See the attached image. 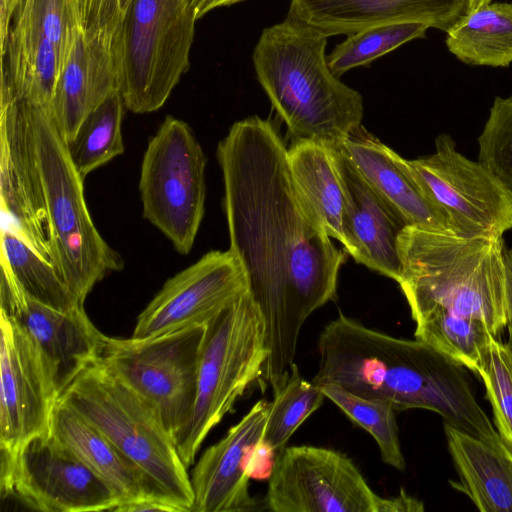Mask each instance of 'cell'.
Instances as JSON below:
<instances>
[{
    "label": "cell",
    "mask_w": 512,
    "mask_h": 512,
    "mask_svg": "<svg viewBox=\"0 0 512 512\" xmlns=\"http://www.w3.org/2000/svg\"><path fill=\"white\" fill-rule=\"evenodd\" d=\"M189 1L191 3L192 7L194 8L195 15L198 20L200 11L208 0H189Z\"/></svg>",
    "instance_id": "7bdbcfd3"
},
{
    "label": "cell",
    "mask_w": 512,
    "mask_h": 512,
    "mask_svg": "<svg viewBox=\"0 0 512 512\" xmlns=\"http://www.w3.org/2000/svg\"><path fill=\"white\" fill-rule=\"evenodd\" d=\"M334 148L346 191L343 246L356 262L399 282L398 238L407 225Z\"/></svg>",
    "instance_id": "44dd1931"
},
{
    "label": "cell",
    "mask_w": 512,
    "mask_h": 512,
    "mask_svg": "<svg viewBox=\"0 0 512 512\" xmlns=\"http://www.w3.org/2000/svg\"><path fill=\"white\" fill-rule=\"evenodd\" d=\"M194 8L189 0H133L123 26L121 95L133 113L168 100L190 66Z\"/></svg>",
    "instance_id": "ba28073f"
},
{
    "label": "cell",
    "mask_w": 512,
    "mask_h": 512,
    "mask_svg": "<svg viewBox=\"0 0 512 512\" xmlns=\"http://www.w3.org/2000/svg\"><path fill=\"white\" fill-rule=\"evenodd\" d=\"M115 92H121L119 64L106 47L88 39L80 26L48 107L66 143L86 115Z\"/></svg>",
    "instance_id": "603a6c76"
},
{
    "label": "cell",
    "mask_w": 512,
    "mask_h": 512,
    "mask_svg": "<svg viewBox=\"0 0 512 512\" xmlns=\"http://www.w3.org/2000/svg\"><path fill=\"white\" fill-rule=\"evenodd\" d=\"M268 357L264 317L249 291L205 325L193 413L174 439L187 468L208 433L263 375Z\"/></svg>",
    "instance_id": "52a82bcc"
},
{
    "label": "cell",
    "mask_w": 512,
    "mask_h": 512,
    "mask_svg": "<svg viewBox=\"0 0 512 512\" xmlns=\"http://www.w3.org/2000/svg\"><path fill=\"white\" fill-rule=\"evenodd\" d=\"M492 0H468V13L480 9L481 7L491 3Z\"/></svg>",
    "instance_id": "b9f144b4"
},
{
    "label": "cell",
    "mask_w": 512,
    "mask_h": 512,
    "mask_svg": "<svg viewBox=\"0 0 512 512\" xmlns=\"http://www.w3.org/2000/svg\"><path fill=\"white\" fill-rule=\"evenodd\" d=\"M84 35L110 50L121 64L123 26L133 0H75Z\"/></svg>",
    "instance_id": "d590c367"
},
{
    "label": "cell",
    "mask_w": 512,
    "mask_h": 512,
    "mask_svg": "<svg viewBox=\"0 0 512 512\" xmlns=\"http://www.w3.org/2000/svg\"><path fill=\"white\" fill-rule=\"evenodd\" d=\"M21 0H0V50L5 47L9 28Z\"/></svg>",
    "instance_id": "ab89813d"
},
{
    "label": "cell",
    "mask_w": 512,
    "mask_h": 512,
    "mask_svg": "<svg viewBox=\"0 0 512 512\" xmlns=\"http://www.w3.org/2000/svg\"><path fill=\"white\" fill-rule=\"evenodd\" d=\"M428 28L422 23L400 22L375 25L352 33L327 56L329 68L341 77L352 68L368 67L372 61L404 43L425 38Z\"/></svg>",
    "instance_id": "d6a6232c"
},
{
    "label": "cell",
    "mask_w": 512,
    "mask_h": 512,
    "mask_svg": "<svg viewBox=\"0 0 512 512\" xmlns=\"http://www.w3.org/2000/svg\"><path fill=\"white\" fill-rule=\"evenodd\" d=\"M206 158L190 126L166 116L149 139L139 179L143 217L183 255L190 252L205 210Z\"/></svg>",
    "instance_id": "9c48e42d"
},
{
    "label": "cell",
    "mask_w": 512,
    "mask_h": 512,
    "mask_svg": "<svg viewBox=\"0 0 512 512\" xmlns=\"http://www.w3.org/2000/svg\"><path fill=\"white\" fill-rule=\"evenodd\" d=\"M379 500L345 454L300 445L275 457L266 504L274 512H378Z\"/></svg>",
    "instance_id": "4fadbf2b"
},
{
    "label": "cell",
    "mask_w": 512,
    "mask_h": 512,
    "mask_svg": "<svg viewBox=\"0 0 512 512\" xmlns=\"http://www.w3.org/2000/svg\"><path fill=\"white\" fill-rule=\"evenodd\" d=\"M1 495L43 512L112 511L113 489L51 434L37 435L1 455Z\"/></svg>",
    "instance_id": "7c38bea8"
},
{
    "label": "cell",
    "mask_w": 512,
    "mask_h": 512,
    "mask_svg": "<svg viewBox=\"0 0 512 512\" xmlns=\"http://www.w3.org/2000/svg\"><path fill=\"white\" fill-rule=\"evenodd\" d=\"M435 153L406 160L409 173L460 237H503L512 228V201L479 161L456 149L448 134L435 141Z\"/></svg>",
    "instance_id": "8fae6325"
},
{
    "label": "cell",
    "mask_w": 512,
    "mask_h": 512,
    "mask_svg": "<svg viewBox=\"0 0 512 512\" xmlns=\"http://www.w3.org/2000/svg\"><path fill=\"white\" fill-rule=\"evenodd\" d=\"M475 373L485 387L495 428L512 455V350L492 336Z\"/></svg>",
    "instance_id": "836d02e7"
},
{
    "label": "cell",
    "mask_w": 512,
    "mask_h": 512,
    "mask_svg": "<svg viewBox=\"0 0 512 512\" xmlns=\"http://www.w3.org/2000/svg\"><path fill=\"white\" fill-rule=\"evenodd\" d=\"M25 103L43 180L52 264L84 304L93 287L109 273L122 270L124 262L92 221L84 179L73 165L49 108Z\"/></svg>",
    "instance_id": "8992f818"
},
{
    "label": "cell",
    "mask_w": 512,
    "mask_h": 512,
    "mask_svg": "<svg viewBox=\"0 0 512 512\" xmlns=\"http://www.w3.org/2000/svg\"><path fill=\"white\" fill-rule=\"evenodd\" d=\"M270 402L260 400L226 436L202 454L192 473V512L257 509L249 493L250 464L263 444Z\"/></svg>",
    "instance_id": "ac0fdd59"
},
{
    "label": "cell",
    "mask_w": 512,
    "mask_h": 512,
    "mask_svg": "<svg viewBox=\"0 0 512 512\" xmlns=\"http://www.w3.org/2000/svg\"><path fill=\"white\" fill-rule=\"evenodd\" d=\"M0 311L27 334L38 350L58 398L92 363L106 339L83 306L63 312L28 296L12 274L1 267Z\"/></svg>",
    "instance_id": "9a60e30c"
},
{
    "label": "cell",
    "mask_w": 512,
    "mask_h": 512,
    "mask_svg": "<svg viewBox=\"0 0 512 512\" xmlns=\"http://www.w3.org/2000/svg\"><path fill=\"white\" fill-rule=\"evenodd\" d=\"M58 401L99 429L169 500L192 512L187 467L158 412L100 361L88 366Z\"/></svg>",
    "instance_id": "5b68a950"
},
{
    "label": "cell",
    "mask_w": 512,
    "mask_h": 512,
    "mask_svg": "<svg viewBox=\"0 0 512 512\" xmlns=\"http://www.w3.org/2000/svg\"><path fill=\"white\" fill-rule=\"evenodd\" d=\"M399 285L412 318L433 309L481 321L498 338L507 326L503 237H460L405 226Z\"/></svg>",
    "instance_id": "277c9868"
},
{
    "label": "cell",
    "mask_w": 512,
    "mask_h": 512,
    "mask_svg": "<svg viewBox=\"0 0 512 512\" xmlns=\"http://www.w3.org/2000/svg\"><path fill=\"white\" fill-rule=\"evenodd\" d=\"M0 451L13 455L25 442L50 433L57 392L27 334L0 311Z\"/></svg>",
    "instance_id": "e0dca14e"
},
{
    "label": "cell",
    "mask_w": 512,
    "mask_h": 512,
    "mask_svg": "<svg viewBox=\"0 0 512 512\" xmlns=\"http://www.w3.org/2000/svg\"><path fill=\"white\" fill-rule=\"evenodd\" d=\"M60 71L59 52L30 4L21 0L1 51L0 104L25 101L49 107Z\"/></svg>",
    "instance_id": "7402d4cb"
},
{
    "label": "cell",
    "mask_w": 512,
    "mask_h": 512,
    "mask_svg": "<svg viewBox=\"0 0 512 512\" xmlns=\"http://www.w3.org/2000/svg\"><path fill=\"white\" fill-rule=\"evenodd\" d=\"M0 263L34 300L63 312L83 306L54 266L5 228H1Z\"/></svg>",
    "instance_id": "83f0119b"
},
{
    "label": "cell",
    "mask_w": 512,
    "mask_h": 512,
    "mask_svg": "<svg viewBox=\"0 0 512 512\" xmlns=\"http://www.w3.org/2000/svg\"><path fill=\"white\" fill-rule=\"evenodd\" d=\"M244 0H208L203 8L200 11L199 18L203 17L205 14H207L209 11L223 7V6H230L239 2H242Z\"/></svg>",
    "instance_id": "60d3db41"
},
{
    "label": "cell",
    "mask_w": 512,
    "mask_h": 512,
    "mask_svg": "<svg viewBox=\"0 0 512 512\" xmlns=\"http://www.w3.org/2000/svg\"><path fill=\"white\" fill-rule=\"evenodd\" d=\"M205 325L145 340L106 337L98 358L159 414L173 440L196 400Z\"/></svg>",
    "instance_id": "30bf717a"
},
{
    "label": "cell",
    "mask_w": 512,
    "mask_h": 512,
    "mask_svg": "<svg viewBox=\"0 0 512 512\" xmlns=\"http://www.w3.org/2000/svg\"><path fill=\"white\" fill-rule=\"evenodd\" d=\"M478 144V161L512 201V95L495 98Z\"/></svg>",
    "instance_id": "e575fe53"
},
{
    "label": "cell",
    "mask_w": 512,
    "mask_h": 512,
    "mask_svg": "<svg viewBox=\"0 0 512 512\" xmlns=\"http://www.w3.org/2000/svg\"><path fill=\"white\" fill-rule=\"evenodd\" d=\"M337 148L407 226L455 235L447 217L407 170L405 159L362 125Z\"/></svg>",
    "instance_id": "ffe728a7"
},
{
    "label": "cell",
    "mask_w": 512,
    "mask_h": 512,
    "mask_svg": "<svg viewBox=\"0 0 512 512\" xmlns=\"http://www.w3.org/2000/svg\"><path fill=\"white\" fill-rule=\"evenodd\" d=\"M320 387L326 398L373 436L385 464L400 471L405 470L406 462L401 451L395 410L390 404L358 396L336 384Z\"/></svg>",
    "instance_id": "1f68e13d"
},
{
    "label": "cell",
    "mask_w": 512,
    "mask_h": 512,
    "mask_svg": "<svg viewBox=\"0 0 512 512\" xmlns=\"http://www.w3.org/2000/svg\"><path fill=\"white\" fill-rule=\"evenodd\" d=\"M272 389L273 401L263 445L276 457L300 425L323 404L326 396L320 386L301 376L295 362Z\"/></svg>",
    "instance_id": "4dcf8cb0"
},
{
    "label": "cell",
    "mask_w": 512,
    "mask_h": 512,
    "mask_svg": "<svg viewBox=\"0 0 512 512\" xmlns=\"http://www.w3.org/2000/svg\"><path fill=\"white\" fill-rule=\"evenodd\" d=\"M318 352L314 384H336L395 411H433L444 423L507 450L463 366L423 341L390 336L340 313L321 332Z\"/></svg>",
    "instance_id": "7a4b0ae2"
},
{
    "label": "cell",
    "mask_w": 512,
    "mask_h": 512,
    "mask_svg": "<svg viewBox=\"0 0 512 512\" xmlns=\"http://www.w3.org/2000/svg\"><path fill=\"white\" fill-rule=\"evenodd\" d=\"M423 510V503L406 494L403 489L398 496L391 498L380 497L378 503V512H419Z\"/></svg>",
    "instance_id": "8d00e7d4"
},
{
    "label": "cell",
    "mask_w": 512,
    "mask_h": 512,
    "mask_svg": "<svg viewBox=\"0 0 512 512\" xmlns=\"http://www.w3.org/2000/svg\"><path fill=\"white\" fill-rule=\"evenodd\" d=\"M288 169L306 214L331 238L345 243L346 191L336 149L310 139L287 148Z\"/></svg>",
    "instance_id": "d4e9b609"
},
{
    "label": "cell",
    "mask_w": 512,
    "mask_h": 512,
    "mask_svg": "<svg viewBox=\"0 0 512 512\" xmlns=\"http://www.w3.org/2000/svg\"><path fill=\"white\" fill-rule=\"evenodd\" d=\"M468 8V0H291L288 15L330 37L400 22L447 32Z\"/></svg>",
    "instance_id": "d6986e66"
},
{
    "label": "cell",
    "mask_w": 512,
    "mask_h": 512,
    "mask_svg": "<svg viewBox=\"0 0 512 512\" xmlns=\"http://www.w3.org/2000/svg\"><path fill=\"white\" fill-rule=\"evenodd\" d=\"M328 36L290 16L265 28L252 60L259 83L294 139L339 146L362 125V95L333 74Z\"/></svg>",
    "instance_id": "3957f363"
},
{
    "label": "cell",
    "mask_w": 512,
    "mask_h": 512,
    "mask_svg": "<svg viewBox=\"0 0 512 512\" xmlns=\"http://www.w3.org/2000/svg\"><path fill=\"white\" fill-rule=\"evenodd\" d=\"M50 433L113 489L119 505L151 498L172 502L99 429L58 400Z\"/></svg>",
    "instance_id": "cb8c5ba5"
},
{
    "label": "cell",
    "mask_w": 512,
    "mask_h": 512,
    "mask_svg": "<svg viewBox=\"0 0 512 512\" xmlns=\"http://www.w3.org/2000/svg\"><path fill=\"white\" fill-rule=\"evenodd\" d=\"M124 106L121 92L109 95L86 115L74 138L67 143L73 165L83 179L124 152L121 132Z\"/></svg>",
    "instance_id": "f1b7e54d"
},
{
    "label": "cell",
    "mask_w": 512,
    "mask_h": 512,
    "mask_svg": "<svg viewBox=\"0 0 512 512\" xmlns=\"http://www.w3.org/2000/svg\"><path fill=\"white\" fill-rule=\"evenodd\" d=\"M446 33L448 50L466 64H512V4L489 3L469 12Z\"/></svg>",
    "instance_id": "4316f807"
},
{
    "label": "cell",
    "mask_w": 512,
    "mask_h": 512,
    "mask_svg": "<svg viewBox=\"0 0 512 512\" xmlns=\"http://www.w3.org/2000/svg\"><path fill=\"white\" fill-rule=\"evenodd\" d=\"M415 338L476 372L491 333L479 320L433 309L413 319Z\"/></svg>",
    "instance_id": "f546056e"
},
{
    "label": "cell",
    "mask_w": 512,
    "mask_h": 512,
    "mask_svg": "<svg viewBox=\"0 0 512 512\" xmlns=\"http://www.w3.org/2000/svg\"><path fill=\"white\" fill-rule=\"evenodd\" d=\"M0 205L1 228L52 264L43 180L24 101L0 104Z\"/></svg>",
    "instance_id": "2e32d148"
},
{
    "label": "cell",
    "mask_w": 512,
    "mask_h": 512,
    "mask_svg": "<svg viewBox=\"0 0 512 512\" xmlns=\"http://www.w3.org/2000/svg\"><path fill=\"white\" fill-rule=\"evenodd\" d=\"M247 291L246 273L233 253L210 251L164 283L138 316L131 338L151 339L206 325Z\"/></svg>",
    "instance_id": "5bb4252c"
},
{
    "label": "cell",
    "mask_w": 512,
    "mask_h": 512,
    "mask_svg": "<svg viewBox=\"0 0 512 512\" xmlns=\"http://www.w3.org/2000/svg\"><path fill=\"white\" fill-rule=\"evenodd\" d=\"M230 251L242 265L266 326L263 376L276 385L294 363L303 323L333 300L344 255L304 211L287 148L258 116L232 125L218 144Z\"/></svg>",
    "instance_id": "6da1fadb"
},
{
    "label": "cell",
    "mask_w": 512,
    "mask_h": 512,
    "mask_svg": "<svg viewBox=\"0 0 512 512\" xmlns=\"http://www.w3.org/2000/svg\"><path fill=\"white\" fill-rule=\"evenodd\" d=\"M444 432L459 476L452 486L481 512H512V455L447 423Z\"/></svg>",
    "instance_id": "484cf974"
},
{
    "label": "cell",
    "mask_w": 512,
    "mask_h": 512,
    "mask_svg": "<svg viewBox=\"0 0 512 512\" xmlns=\"http://www.w3.org/2000/svg\"><path fill=\"white\" fill-rule=\"evenodd\" d=\"M508 347L512 350V249L504 250Z\"/></svg>",
    "instance_id": "f35d334b"
},
{
    "label": "cell",
    "mask_w": 512,
    "mask_h": 512,
    "mask_svg": "<svg viewBox=\"0 0 512 512\" xmlns=\"http://www.w3.org/2000/svg\"><path fill=\"white\" fill-rule=\"evenodd\" d=\"M117 512L166 511L184 512V510L169 501L157 498L145 499L138 502L118 505L112 509Z\"/></svg>",
    "instance_id": "74e56055"
}]
</instances>
